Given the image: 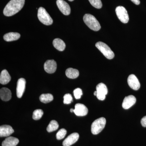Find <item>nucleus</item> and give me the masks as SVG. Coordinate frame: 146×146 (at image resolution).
Returning a JSON list of instances; mask_svg holds the SVG:
<instances>
[{"label": "nucleus", "mask_w": 146, "mask_h": 146, "mask_svg": "<svg viewBox=\"0 0 146 146\" xmlns=\"http://www.w3.org/2000/svg\"><path fill=\"white\" fill-rule=\"evenodd\" d=\"M25 3V0H11L4 9V15L6 16L15 15L23 8Z\"/></svg>", "instance_id": "nucleus-1"}, {"label": "nucleus", "mask_w": 146, "mask_h": 146, "mask_svg": "<svg viewBox=\"0 0 146 146\" xmlns=\"http://www.w3.org/2000/svg\"><path fill=\"white\" fill-rule=\"evenodd\" d=\"M83 21L86 25L94 31H98L101 29L99 22L96 18L91 14H85L84 16Z\"/></svg>", "instance_id": "nucleus-2"}, {"label": "nucleus", "mask_w": 146, "mask_h": 146, "mask_svg": "<svg viewBox=\"0 0 146 146\" xmlns=\"http://www.w3.org/2000/svg\"><path fill=\"white\" fill-rule=\"evenodd\" d=\"M106 124V119L104 117H101L95 120L92 123L91 131L94 135L98 134L104 128Z\"/></svg>", "instance_id": "nucleus-3"}, {"label": "nucleus", "mask_w": 146, "mask_h": 146, "mask_svg": "<svg viewBox=\"0 0 146 146\" xmlns=\"http://www.w3.org/2000/svg\"><path fill=\"white\" fill-rule=\"evenodd\" d=\"M37 16L39 21L44 25L48 26L53 23V20L44 8L39 7Z\"/></svg>", "instance_id": "nucleus-4"}, {"label": "nucleus", "mask_w": 146, "mask_h": 146, "mask_svg": "<svg viewBox=\"0 0 146 146\" xmlns=\"http://www.w3.org/2000/svg\"><path fill=\"white\" fill-rule=\"evenodd\" d=\"M96 46L108 59H112L115 56L114 53L107 44L104 42H99L96 44Z\"/></svg>", "instance_id": "nucleus-5"}, {"label": "nucleus", "mask_w": 146, "mask_h": 146, "mask_svg": "<svg viewBox=\"0 0 146 146\" xmlns=\"http://www.w3.org/2000/svg\"><path fill=\"white\" fill-rule=\"evenodd\" d=\"M115 11L119 20L123 23H127L129 21V17L126 9L119 6L116 8Z\"/></svg>", "instance_id": "nucleus-6"}, {"label": "nucleus", "mask_w": 146, "mask_h": 146, "mask_svg": "<svg viewBox=\"0 0 146 146\" xmlns=\"http://www.w3.org/2000/svg\"><path fill=\"white\" fill-rule=\"evenodd\" d=\"M96 96L98 99L100 100H104L106 98V96L108 94V89L106 85L103 83L99 84L96 86Z\"/></svg>", "instance_id": "nucleus-7"}, {"label": "nucleus", "mask_w": 146, "mask_h": 146, "mask_svg": "<svg viewBox=\"0 0 146 146\" xmlns=\"http://www.w3.org/2000/svg\"><path fill=\"white\" fill-rule=\"evenodd\" d=\"M56 4L59 10L64 15L68 16L70 14V7L65 1L63 0H57Z\"/></svg>", "instance_id": "nucleus-8"}, {"label": "nucleus", "mask_w": 146, "mask_h": 146, "mask_svg": "<svg viewBox=\"0 0 146 146\" xmlns=\"http://www.w3.org/2000/svg\"><path fill=\"white\" fill-rule=\"evenodd\" d=\"M127 82L129 86L133 90H137L140 89L141 84L136 76L134 74H131L127 78Z\"/></svg>", "instance_id": "nucleus-9"}, {"label": "nucleus", "mask_w": 146, "mask_h": 146, "mask_svg": "<svg viewBox=\"0 0 146 146\" xmlns=\"http://www.w3.org/2000/svg\"><path fill=\"white\" fill-rule=\"evenodd\" d=\"M26 81L24 78H21L18 79L17 82L16 94L18 98H21L23 96L25 89Z\"/></svg>", "instance_id": "nucleus-10"}, {"label": "nucleus", "mask_w": 146, "mask_h": 146, "mask_svg": "<svg viewBox=\"0 0 146 146\" xmlns=\"http://www.w3.org/2000/svg\"><path fill=\"white\" fill-rule=\"evenodd\" d=\"M88 108L85 105L82 104H77L75 106L74 112L78 116H84L87 115Z\"/></svg>", "instance_id": "nucleus-11"}, {"label": "nucleus", "mask_w": 146, "mask_h": 146, "mask_svg": "<svg viewBox=\"0 0 146 146\" xmlns=\"http://www.w3.org/2000/svg\"><path fill=\"white\" fill-rule=\"evenodd\" d=\"M57 64L54 60H47L44 65V69L47 73L52 74L56 71Z\"/></svg>", "instance_id": "nucleus-12"}, {"label": "nucleus", "mask_w": 146, "mask_h": 146, "mask_svg": "<svg viewBox=\"0 0 146 146\" xmlns=\"http://www.w3.org/2000/svg\"><path fill=\"white\" fill-rule=\"evenodd\" d=\"M79 138V135L78 133H72L63 141V146H71L78 141Z\"/></svg>", "instance_id": "nucleus-13"}, {"label": "nucleus", "mask_w": 146, "mask_h": 146, "mask_svg": "<svg viewBox=\"0 0 146 146\" xmlns=\"http://www.w3.org/2000/svg\"><path fill=\"white\" fill-rule=\"evenodd\" d=\"M136 102V98L132 95L125 97L123 101L122 107L124 109H128L131 107Z\"/></svg>", "instance_id": "nucleus-14"}, {"label": "nucleus", "mask_w": 146, "mask_h": 146, "mask_svg": "<svg viewBox=\"0 0 146 146\" xmlns=\"http://www.w3.org/2000/svg\"><path fill=\"white\" fill-rule=\"evenodd\" d=\"M13 128L9 125H3L0 127L1 137H7L14 132Z\"/></svg>", "instance_id": "nucleus-15"}, {"label": "nucleus", "mask_w": 146, "mask_h": 146, "mask_svg": "<svg viewBox=\"0 0 146 146\" xmlns=\"http://www.w3.org/2000/svg\"><path fill=\"white\" fill-rule=\"evenodd\" d=\"M0 97L4 101H8L11 98V91L6 87L1 88L0 90Z\"/></svg>", "instance_id": "nucleus-16"}, {"label": "nucleus", "mask_w": 146, "mask_h": 146, "mask_svg": "<svg viewBox=\"0 0 146 146\" xmlns=\"http://www.w3.org/2000/svg\"><path fill=\"white\" fill-rule=\"evenodd\" d=\"M19 141L18 138L15 137H7L3 141L2 145V146H16L19 143Z\"/></svg>", "instance_id": "nucleus-17"}, {"label": "nucleus", "mask_w": 146, "mask_h": 146, "mask_svg": "<svg viewBox=\"0 0 146 146\" xmlns=\"http://www.w3.org/2000/svg\"><path fill=\"white\" fill-rule=\"evenodd\" d=\"M11 80V77L7 70H3L0 75V83L2 84H8Z\"/></svg>", "instance_id": "nucleus-18"}, {"label": "nucleus", "mask_w": 146, "mask_h": 146, "mask_svg": "<svg viewBox=\"0 0 146 146\" xmlns=\"http://www.w3.org/2000/svg\"><path fill=\"white\" fill-rule=\"evenodd\" d=\"M21 37V35L18 33L10 32L5 35L3 39L6 42H11L18 40Z\"/></svg>", "instance_id": "nucleus-19"}, {"label": "nucleus", "mask_w": 146, "mask_h": 146, "mask_svg": "<svg viewBox=\"0 0 146 146\" xmlns=\"http://www.w3.org/2000/svg\"><path fill=\"white\" fill-rule=\"evenodd\" d=\"M53 45L56 49L60 51H63L64 50L66 46L64 42L59 38H56L53 40Z\"/></svg>", "instance_id": "nucleus-20"}, {"label": "nucleus", "mask_w": 146, "mask_h": 146, "mask_svg": "<svg viewBox=\"0 0 146 146\" xmlns=\"http://www.w3.org/2000/svg\"><path fill=\"white\" fill-rule=\"evenodd\" d=\"M66 76L68 78L70 79H75L78 76L79 72L78 70L73 69L72 68H69L65 72Z\"/></svg>", "instance_id": "nucleus-21"}, {"label": "nucleus", "mask_w": 146, "mask_h": 146, "mask_svg": "<svg viewBox=\"0 0 146 146\" xmlns=\"http://www.w3.org/2000/svg\"><path fill=\"white\" fill-rule=\"evenodd\" d=\"M54 99L53 96L51 94H42L39 97L40 101L46 104L52 101Z\"/></svg>", "instance_id": "nucleus-22"}, {"label": "nucleus", "mask_w": 146, "mask_h": 146, "mask_svg": "<svg viewBox=\"0 0 146 146\" xmlns=\"http://www.w3.org/2000/svg\"><path fill=\"white\" fill-rule=\"evenodd\" d=\"M59 125L58 123L55 120H52L50 122L48 125L47 127V131L48 132H51L57 130L58 129Z\"/></svg>", "instance_id": "nucleus-23"}, {"label": "nucleus", "mask_w": 146, "mask_h": 146, "mask_svg": "<svg viewBox=\"0 0 146 146\" xmlns=\"http://www.w3.org/2000/svg\"><path fill=\"white\" fill-rule=\"evenodd\" d=\"M43 114H44V112L42 110H35L33 114V119L35 120L40 119L42 118Z\"/></svg>", "instance_id": "nucleus-24"}, {"label": "nucleus", "mask_w": 146, "mask_h": 146, "mask_svg": "<svg viewBox=\"0 0 146 146\" xmlns=\"http://www.w3.org/2000/svg\"><path fill=\"white\" fill-rule=\"evenodd\" d=\"M67 133V131L65 129L63 128L58 131L56 134V138L57 140H60L63 139L65 137Z\"/></svg>", "instance_id": "nucleus-25"}, {"label": "nucleus", "mask_w": 146, "mask_h": 146, "mask_svg": "<svg viewBox=\"0 0 146 146\" xmlns=\"http://www.w3.org/2000/svg\"><path fill=\"white\" fill-rule=\"evenodd\" d=\"M89 1L91 5L95 8L100 9L102 7L101 0H89Z\"/></svg>", "instance_id": "nucleus-26"}, {"label": "nucleus", "mask_w": 146, "mask_h": 146, "mask_svg": "<svg viewBox=\"0 0 146 146\" xmlns=\"http://www.w3.org/2000/svg\"><path fill=\"white\" fill-rule=\"evenodd\" d=\"M63 103L65 104H70L73 102V98L70 94H65L63 97Z\"/></svg>", "instance_id": "nucleus-27"}, {"label": "nucleus", "mask_w": 146, "mask_h": 146, "mask_svg": "<svg viewBox=\"0 0 146 146\" xmlns=\"http://www.w3.org/2000/svg\"><path fill=\"white\" fill-rule=\"evenodd\" d=\"M74 94L76 99H80L82 95V90L80 88H77L74 90Z\"/></svg>", "instance_id": "nucleus-28"}, {"label": "nucleus", "mask_w": 146, "mask_h": 146, "mask_svg": "<svg viewBox=\"0 0 146 146\" xmlns=\"http://www.w3.org/2000/svg\"><path fill=\"white\" fill-rule=\"evenodd\" d=\"M141 123L143 127H146V116L141 119Z\"/></svg>", "instance_id": "nucleus-29"}, {"label": "nucleus", "mask_w": 146, "mask_h": 146, "mask_svg": "<svg viewBox=\"0 0 146 146\" xmlns=\"http://www.w3.org/2000/svg\"><path fill=\"white\" fill-rule=\"evenodd\" d=\"M133 3L136 5H138L140 4V0H131Z\"/></svg>", "instance_id": "nucleus-30"}, {"label": "nucleus", "mask_w": 146, "mask_h": 146, "mask_svg": "<svg viewBox=\"0 0 146 146\" xmlns=\"http://www.w3.org/2000/svg\"><path fill=\"white\" fill-rule=\"evenodd\" d=\"M74 109H73V108H71V109L70 110V112H74Z\"/></svg>", "instance_id": "nucleus-31"}, {"label": "nucleus", "mask_w": 146, "mask_h": 146, "mask_svg": "<svg viewBox=\"0 0 146 146\" xmlns=\"http://www.w3.org/2000/svg\"><path fill=\"white\" fill-rule=\"evenodd\" d=\"M97 94V91H95V92H94V96H96Z\"/></svg>", "instance_id": "nucleus-32"}, {"label": "nucleus", "mask_w": 146, "mask_h": 146, "mask_svg": "<svg viewBox=\"0 0 146 146\" xmlns=\"http://www.w3.org/2000/svg\"><path fill=\"white\" fill-rule=\"evenodd\" d=\"M68 1H73L74 0H68Z\"/></svg>", "instance_id": "nucleus-33"}]
</instances>
